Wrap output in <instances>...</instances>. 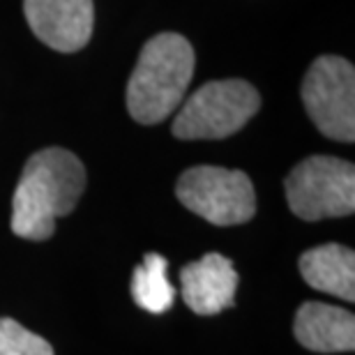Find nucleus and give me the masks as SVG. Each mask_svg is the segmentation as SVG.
<instances>
[{
	"label": "nucleus",
	"mask_w": 355,
	"mask_h": 355,
	"mask_svg": "<svg viewBox=\"0 0 355 355\" xmlns=\"http://www.w3.org/2000/svg\"><path fill=\"white\" fill-rule=\"evenodd\" d=\"M86 189V168L65 148H44L26 162L12 196V231L24 240L53 236L55 219L69 215Z\"/></svg>",
	"instance_id": "f257e3e1"
},
{
	"label": "nucleus",
	"mask_w": 355,
	"mask_h": 355,
	"mask_svg": "<svg viewBox=\"0 0 355 355\" xmlns=\"http://www.w3.org/2000/svg\"><path fill=\"white\" fill-rule=\"evenodd\" d=\"M194 49L182 35L159 33L141 49L127 83V109L141 125H157L180 106L194 76Z\"/></svg>",
	"instance_id": "f03ea898"
},
{
	"label": "nucleus",
	"mask_w": 355,
	"mask_h": 355,
	"mask_svg": "<svg viewBox=\"0 0 355 355\" xmlns=\"http://www.w3.org/2000/svg\"><path fill=\"white\" fill-rule=\"evenodd\" d=\"M261 97L252 83L243 79L210 81L198 88L173 123V137L191 139H226L240 132L259 113Z\"/></svg>",
	"instance_id": "7ed1b4c3"
},
{
	"label": "nucleus",
	"mask_w": 355,
	"mask_h": 355,
	"mask_svg": "<svg viewBox=\"0 0 355 355\" xmlns=\"http://www.w3.org/2000/svg\"><path fill=\"white\" fill-rule=\"evenodd\" d=\"M284 189L291 212L304 222L346 217L355 210V168L346 159L325 155L302 159Z\"/></svg>",
	"instance_id": "20e7f679"
},
{
	"label": "nucleus",
	"mask_w": 355,
	"mask_h": 355,
	"mask_svg": "<svg viewBox=\"0 0 355 355\" xmlns=\"http://www.w3.org/2000/svg\"><path fill=\"white\" fill-rule=\"evenodd\" d=\"M180 203L215 226L250 222L257 212V194L250 175L222 166L187 168L175 184Z\"/></svg>",
	"instance_id": "39448f33"
},
{
	"label": "nucleus",
	"mask_w": 355,
	"mask_h": 355,
	"mask_svg": "<svg viewBox=\"0 0 355 355\" xmlns=\"http://www.w3.org/2000/svg\"><path fill=\"white\" fill-rule=\"evenodd\" d=\"M302 102L328 139L346 144L355 139V69L346 58H316L302 81Z\"/></svg>",
	"instance_id": "423d86ee"
},
{
	"label": "nucleus",
	"mask_w": 355,
	"mask_h": 355,
	"mask_svg": "<svg viewBox=\"0 0 355 355\" xmlns=\"http://www.w3.org/2000/svg\"><path fill=\"white\" fill-rule=\"evenodd\" d=\"M26 21L37 40L60 53L79 51L92 35V0H24Z\"/></svg>",
	"instance_id": "0eeeda50"
},
{
	"label": "nucleus",
	"mask_w": 355,
	"mask_h": 355,
	"mask_svg": "<svg viewBox=\"0 0 355 355\" xmlns=\"http://www.w3.org/2000/svg\"><path fill=\"white\" fill-rule=\"evenodd\" d=\"M184 304L201 316H215L233 307L238 291V272L222 254L212 252L180 270Z\"/></svg>",
	"instance_id": "6e6552de"
},
{
	"label": "nucleus",
	"mask_w": 355,
	"mask_h": 355,
	"mask_svg": "<svg viewBox=\"0 0 355 355\" xmlns=\"http://www.w3.org/2000/svg\"><path fill=\"white\" fill-rule=\"evenodd\" d=\"M293 335L309 351L346 353L355 349V318L342 307L304 302L295 314Z\"/></svg>",
	"instance_id": "1a4fd4ad"
},
{
	"label": "nucleus",
	"mask_w": 355,
	"mask_h": 355,
	"mask_svg": "<svg viewBox=\"0 0 355 355\" xmlns=\"http://www.w3.org/2000/svg\"><path fill=\"white\" fill-rule=\"evenodd\" d=\"M302 279L311 288L337 295L346 302L355 300V254L344 245H321L300 257Z\"/></svg>",
	"instance_id": "9d476101"
},
{
	"label": "nucleus",
	"mask_w": 355,
	"mask_h": 355,
	"mask_svg": "<svg viewBox=\"0 0 355 355\" xmlns=\"http://www.w3.org/2000/svg\"><path fill=\"white\" fill-rule=\"evenodd\" d=\"M166 259L162 254H146L132 277V297L141 309L164 314L175 300V288L166 277Z\"/></svg>",
	"instance_id": "9b49d317"
},
{
	"label": "nucleus",
	"mask_w": 355,
	"mask_h": 355,
	"mask_svg": "<svg viewBox=\"0 0 355 355\" xmlns=\"http://www.w3.org/2000/svg\"><path fill=\"white\" fill-rule=\"evenodd\" d=\"M0 355H55L51 344L14 318H0Z\"/></svg>",
	"instance_id": "f8f14e48"
}]
</instances>
